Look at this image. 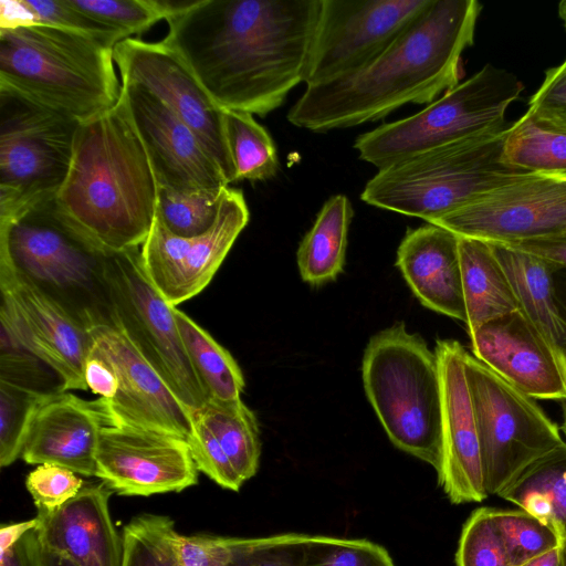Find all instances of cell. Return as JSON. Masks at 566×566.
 Listing matches in <instances>:
<instances>
[{
  "label": "cell",
  "instance_id": "1",
  "mask_svg": "<svg viewBox=\"0 0 566 566\" xmlns=\"http://www.w3.org/2000/svg\"><path fill=\"white\" fill-rule=\"evenodd\" d=\"M321 0H195L161 40L223 109L265 116L305 82Z\"/></svg>",
  "mask_w": 566,
  "mask_h": 566
},
{
  "label": "cell",
  "instance_id": "2",
  "mask_svg": "<svg viewBox=\"0 0 566 566\" xmlns=\"http://www.w3.org/2000/svg\"><path fill=\"white\" fill-rule=\"evenodd\" d=\"M481 8L475 0H431L367 66L307 86L289 111V122L326 132L384 118L409 103H432L459 84L461 56L473 44Z\"/></svg>",
  "mask_w": 566,
  "mask_h": 566
},
{
  "label": "cell",
  "instance_id": "3",
  "mask_svg": "<svg viewBox=\"0 0 566 566\" xmlns=\"http://www.w3.org/2000/svg\"><path fill=\"white\" fill-rule=\"evenodd\" d=\"M157 193L151 163L120 93L112 108L80 124L56 201L93 244L113 254L145 242Z\"/></svg>",
  "mask_w": 566,
  "mask_h": 566
},
{
  "label": "cell",
  "instance_id": "4",
  "mask_svg": "<svg viewBox=\"0 0 566 566\" xmlns=\"http://www.w3.org/2000/svg\"><path fill=\"white\" fill-rule=\"evenodd\" d=\"M114 48L44 25L0 28V84L85 122L112 108L122 82Z\"/></svg>",
  "mask_w": 566,
  "mask_h": 566
},
{
  "label": "cell",
  "instance_id": "5",
  "mask_svg": "<svg viewBox=\"0 0 566 566\" xmlns=\"http://www.w3.org/2000/svg\"><path fill=\"white\" fill-rule=\"evenodd\" d=\"M107 255L66 217L56 195L0 218V259L9 261L84 325L111 314Z\"/></svg>",
  "mask_w": 566,
  "mask_h": 566
},
{
  "label": "cell",
  "instance_id": "6",
  "mask_svg": "<svg viewBox=\"0 0 566 566\" xmlns=\"http://www.w3.org/2000/svg\"><path fill=\"white\" fill-rule=\"evenodd\" d=\"M510 125L378 169L360 198L369 206L431 223L523 174L503 160Z\"/></svg>",
  "mask_w": 566,
  "mask_h": 566
},
{
  "label": "cell",
  "instance_id": "7",
  "mask_svg": "<svg viewBox=\"0 0 566 566\" xmlns=\"http://www.w3.org/2000/svg\"><path fill=\"white\" fill-rule=\"evenodd\" d=\"M366 396L389 440L400 450L442 467V395L436 353L405 323L375 334L363 356Z\"/></svg>",
  "mask_w": 566,
  "mask_h": 566
},
{
  "label": "cell",
  "instance_id": "8",
  "mask_svg": "<svg viewBox=\"0 0 566 566\" xmlns=\"http://www.w3.org/2000/svg\"><path fill=\"white\" fill-rule=\"evenodd\" d=\"M523 85L512 73L486 64L419 113L361 134L354 148L378 169L505 125V113Z\"/></svg>",
  "mask_w": 566,
  "mask_h": 566
},
{
  "label": "cell",
  "instance_id": "9",
  "mask_svg": "<svg viewBox=\"0 0 566 566\" xmlns=\"http://www.w3.org/2000/svg\"><path fill=\"white\" fill-rule=\"evenodd\" d=\"M80 124L0 84V218L57 193L70 169Z\"/></svg>",
  "mask_w": 566,
  "mask_h": 566
},
{
  "label": "cell",
  "instance_id": "10",
  "mask_svg": "<svg viewBox=\"0 0 566 566\" xmlns=\"http://www.w3.org/2000/svg\"><path fill=\"white\" fill-rule=\"evenodd\" d=\"M467 378L481 446L484 488L497 495L530 464L565 440L535 399L469 353Z\"/></svg>",
  "mask_w": 566,
  "mask_h": 566
},
{
  "label": "cell",
  "instance_id": "11",
  "mask_svg": "<svg viewBox=\"0 0 566 566\" xmlns=\"http://www.w3.org/2000/svg\"><path fill=\"white\" fill-rule=\"evenodd\" d=\"M111 316L190 411L208 401L184 346L171 306L145 272L140 247L107 255Z\"/></svg>",
  "mask_w": 566,
  "mask_h": 566
},
{
  "label": "cell",
  "instance_id": "12",
  "mask_svg": "<svg viewBox=\"0 0 566 566\" xmlns=\"http://www.w3.org/2000/svg\"><path fill=\"white\" fill-rule=\"evenodd\" d=\"M431 0H321L306 86L350 75L384 53Z\"/></svg>",
  "mask_w": 566,
  "mask_h": 566
},
{
  "label": "cell",
  "instance_id": "13",
  "mask_svg": "<svg viewBox=\"0 0 566 566\" xmlns=\"http://www.w3.org/2000/svg\"><path fill=\"white\" fill-rule=\"evenodd\" d=\"M431 223L502 244L559 233L566 230V179L526 172Z\"/></svg>",
  "mask_w": 566,
  "mask_h": 566
},
{
  "label": "cell",
  "instance_id": "14",
  "mask_svg": "<svg viewBox=\"0 0 566 566\" xmlns=\"http://www.w3.org/2000/svg\"><path fill=\"white\" fill-rule=\"evenodd\" d=\"M122 84H138L159 98L198 136L221 168L228 184L235 181L221 108L181 56L169 45L127 38L114 46Z\"/></svg>",
  "mask_w": 566,
  "mask_h": 566
},
{
  "label": "cell",
  "instance_id": "15",
  "mask_svg": "<svg viewBox=\"0 0 566 566\" xmlns=\"http://www.w3.org/2000/svg\"><path fill=\"white\" fill-rule=\"evenodd\" d=\"M249 219L243 192L229 186L214 224L201 235L177 237L156 213L140 247L146 274L164 298L177 307L207 287Z\"/></svg>",
  "mask_w": 566,
  "mask_h": 566
},
{
  "label": "cell",
  "instance_id": "16",
  "mask_svg": "<svg viewBox=\"0 0 566 566\" xmlns=\"http://www.w3.org/2000/svg\"><path fill=\"white\" fill-rule=\"evenodd\" d=\"M0 322L61 378L63 391L86 390V326L13 265L0 259Z\"/></svg>",
  "mask_w": 566,
  "mask_h": 566
},
{
  "label": "cell",
  "instance_id": "17",
  "mask_svg": "<svg viewBox=\"0 0 566 566\" xmlns=\"http://www.w3.org/2000/svg\"><path fill=\"white\" fill-rule=\"evenodd\" d=\"M92 348L117 374L119 388L104 400L112 424L158 431L188 439L191 412L147 360L125 329L111 316L85 324Z\"/></svg>",
  "mask_w": 566,
  "mask_h": 566
},
{
  "label": "cell",
  "instance_id": "18",
  "mask_svg": "<svg viewBox=\"0 0 566 566\" xmlns=\"http://www.w3.org/2000/svg\"><path fill=\"white\" fill-rule=\"evenodd\" d=\"M186 439L126 426H105L96 450V478L113 492L149 496L198 483Z\"/></svg>",
  "mask_w": 566,
  "mask_h": 566
},
{
  "label": "cell",
  "instance_id": "19",
  "mask_svg": "<svg viewBox=\"0 0 566 566\" xmlns=\"http://www.w3.org/2000/svg\"><path fill=\"white\" fill-rule=\"evenodd\" d=\"M122 94L158 186L177 191L229 186L196 133L159 98L138 84H122Z\"/></svg>",
  "mask_w": 566,
  "mask_h": 566
},
{
  "label": "cell",
  "instance_id": "20",
  "mask_svg": "<svg viewBox=\"0 0 566 566\" xmlns=\"http://www.w3.org/2000/svg\"><path fill=\"white\" fill-rule=\"evenodd\" d=\"M438 359L442 395V467L438 483L453 504L481 502L484 488L481 446L467 378L468 352L457 340L439 339Z\"/></svg>",
  "mask_w": 566,
  "mask_h": 566
},
{
  "label": "cell",
  "instance_id": "21",
  "mask_svg": "<svg viewBox=\"0 0 566 566\" xmlns=\"http://www.w3.org/2000/svg\"><path fill=\"white\" fill-rule=\"evenodd\" d=\"M469 336L473 356L527 396L566 398L564 360L520 310L479 326Z\"/></svg>",
  "mask_w": 566,
  "mask_h": 566
},
{
  "label": "cell",
  "instance_id": "22",
  "mask_svg": "<svg viewBox=\"0 0 566 566\" xmlns=\"http://www.w3.org/2000/svg\"><path fill=\"white\" fill-rule=\"evenodd\" d=\"M109 424L102 398L88 401L65 391L51 394L32 419L21 457L29 464L50 463L95 476L99 433Z\"/></svg>",
  "mask_w": 566,
  "mask_h": 566
},
{
  "label": "cell",
  "instance_id": "23",
  "mask_svg": "<svg viewBox=\"0 0 566 566\" xmlns=\"http://www.w3.org/2000/svg\"><path fill=\"white\" fill-rule=\"evenodd\" d=\"M112 493L103 482L88 484L53 512L38 513L40 543L78 566H122L123 539L108 507Z\"/></svg>",
  "mask_w": 566,
  "mask_h": 566
},
{
  "label": "cell",
  "instance_id": "24",
  "mask_svg": "<svg viewBox=\"0 0 566 566\" xmlns=\"http://www.w3.org/2000/svg\"><path fill=\"white\" fill-rule=\"evenodd\" d=\"M396 266L424 307L467 322L457 234L432 223L407 231Z\"/></svg>",
  "mask_w": 566,
  "mask_h": 566
},
{
  "label": "cell",
  "instance_id": "25",
  "mask_svg": "<svg viewBox=\"0 0 566 566\" xmlns=\"http://www.w3.org/2000/svg\"><path fill=\"white\" fill-rule=\"evenodd\" d=\"M488 243L510 281L520 311L541 331L566 365V313L554 285L555 266L513 247Z\"/></svg>",
  "mask_w": 566,
  "mask_h": 566
},
{
  "label": "cell",
  "instance_id": "26",
  "mask_svg": "<svg viewBox=\"0 0 566 566\" xmlns=\"http://www.w3.org/2000/svg\"><path fill=\"white\" fill-rule=\"evenodd\" d=\"M459 258L469 334L520 310L510 281L488 242L459 237Z\"/></svg>",
  "mask_w": 566,
  "mask_h": 566
},
{
  "label": "cell",
  "instance_id": "27",
  "mask_svg": "<svg viewBox=\"0 0 566 566\" xmlns=\"http://www.w3.org/2000/svg\"><path fill=\"white\" fill-rule=\"evenodd\" d=\"M535 515L566 542V441L524 469L499 494Z\"/></svg>",
  "mask_w": 566,
  "mask_h": 566
},
{
  "label": "cell",
  "instance_id": "28",
  "mask_svg": "<svg viewBox=\"0 0 566 566\" xmlns=\"http://www.w3.org/2000/svg\"><path fill=\"white\" fill-rule=\"evenodd\" d=\"M352 217V203L345 195H335L323 205L296 253L304 282L322 285L343 272Z\"/></svg>",
  "mask_w": 566,
  "mask_h": 566
},
{
  "label": "cell",
  "instance_id": "29",
  "mask_svg": "<svg viewBox=\"0 0 566 566\" xmlns=\"http://www.w3.org/2000/svg\"><path fill=\"white\" fill-rule=\"evenodd\" d=\"M503 160L522 172L566 178V123L527 109L509 127Z\"/></svg>",
  "mask_w": 566,
  "mask_h": 566
},
{
  "label": "cell",
  "instance_id": "30",
  "mask_svg": "<svg viewBox=\"0 0 566 566\" xmlns=\"http://www.w3.org/2000/svg\"><path fill=\"white\" fill-rule=\"evenodd\" d=\"M174 311L187 355L208 400L240 399L245 382L232 355L182 311Z\"/></svg>",
  "mask_w": 566,
  "mask_h": 566
},
{
  "label": "cell",
  "instance_id": "31",
  "mask_svg": "<svg viewBox=\"0 0 566 566\" xmlns=\"http://www.w3.org/2000/svg\"><path fill=\"white\" fill-rule=\"evenodd\" d=\"M193 412L214 434L243 482L251 479L259 469L261 455L260 430L254 412L241 398L208 400Z\"/></svg>",
  "mask_w": 566,
  "mask_h": 566
},
{
  "label": "cell",
  "instance_id": "32",
  "mask_svg": "<svg viewBox=\"0 0 566 566\" xmlns=\"http://www.w3.org/2000/svg\"><path fill=\"white\" fill-rule=\"evenodd\" d=\"M223 124L235 181L274 177L280 169L275 145L253 115L223 109Z\"/></svg>",
  "mask_w": 566,
  "mask_h": 566
},
{
  "label": "cell",
  "instance_id": "33",
  "mask_svg": "<svg viewBox=\"0 0 566 566\" xmlns=\"http://www.w3.org/2000/svg\"><path fill=\"white\" fill-rule=\"evenodd\" d=\"M0 28L44 24L94 38L112 48L124 40L116 30L74 8L69 0H1Z\"/></svg>",
  "mask_w": 566,
  "mask_h": 566
},
{
  "label": "cell",
  "instance_id": "34",
  "mask_svg": "<svg viewBox=\"0 0 566 566\" xmlns=\"http://www.w3.org/2000/svg\"><path fill=\"white\" fill-rule=\"evenodd\" d=\"M227 187L177 191L158 186L157 216L177 237L201 235L214 224Z\"/></svg>",
  "mask_w": 566,
  "mask_h": 566
},
{
  "label": "cell",
  "instance_id": "35",
  "mask_svg": "<svg viewBox=\"0 0 566 566\" xmlns=\"http://www.w3.org/2000/svg\"><path fill=\"white\" fill-rule=\"evenodd\" d=\"M179 535L169 516H135L122 533V566H178Z\"/></svg>",
  "mask_w": 566,
  "mask_h": 566
},
{
  "label": "cell",
  "instance_id": "36",
  "mask_svg": "<svg viewBox=\"0 0 566 566\" xmlns=\"http://www.w3.org/2000/svg\"><path fill=\"white\" fill-rule=\"evenodd\" d=\"M490 513L510 566H520L564 544L553 527L522 509H490Z\"/></svg>",
  "mask_w": 566,
  "mask_h": 566
},
{
  "label": "cell",
  "instance_id": "37",
  "mask_svg": "<svg viewBox=\"0 0 566 566\" xmlns=\"http://www.w3.org/2000/svg\"><path fill=\"white\" fill-rule=\"evenodd\" d=\"M48 396L0 380V464L2 468L12 464L22 454L32 419Z\"/></svg>",
  "mask_w": 566,
  "mask_h": 566
},
{
  "label": "cell",
  "instance_id": "38",
  "mask_svg": "<svg viewBox=\"0 0 566 566\" xmlns=\"http://www.w3.org/2000/svg\"><path fill=\"white\" fill-rule=\"evenodd\" d=\"M0 380L44 395L63 392L59 375L3 323L0 332Z\"/></svg>",
  "mask_w": 566,
  "mask_h": 566
},
{
  "label": "cell",
  "instance_id": "39",
  "mask_svg": "<svg viewBox=\"0 0 566 566\" xmlns=\"http://www.w3.org/2000/svg\"><path fill=\"white\" fill-rule=\"evenodd\" d=\"M302 566H395L388 552L367 539L305 535Z\"/></svg>",
  "mask_w": 566,
  "mask_h": 566
},
{
  "label": "cell",
  "instance_id": "40",
  "mask_svg": "<svg viewBox=\"0 0 566 566\" xmlns=\"http://www.w3.org/2000/svg\"><path fill=\"white\" fill-rule=\"evenodd\" d=\"M305 534L266 537H231V557L226 566H302Z\"/></svg>",
  "mask_w": 566,
  "mask_h": 566
},
{
  "label": "cell",
  "instance_id": "41",
  "mask_svg": "<svg viewBox=\"0 0 566 566\" xmlns=\"http://www.w3.org/2000/svg\"><path fill=\"white\" fill-rule=\"evenodd\" d=\"M77 10L132 38L163 20L154 0H69Z\"/></svg>",
  "mask_w": 566,
  "mask_h": 566
},
{
  "label": "cell",
  "instance_id": "42",
  "mask_svg": "<svg viewBox=\"0 0 566 566\" xmlns=\"http://www.w3.org/2000/svg\"><path fill=\"white\" fill-rule=\"evenodd\" d=\"M457 566H510L490 507H480L465 522L455 554Z\"/></svg>",
  "mask_w": 566,
  "mask_h": 566
},
{
  "label": "cell",
  "instance_id": "43",
  "mask_svg": "<svg viewBox=\"0 0 566 566\" xmlns=\"http://www.w3.org/2000/svg\"><path fill=\"white\" fill-rule=\"evenodd\" d=\"M198 471L223 489L239 491L244 483L220 442L196 412H191V432L187 439Z\"/></svg>",
  "mask_w": 566,
  "mask_h": 566
},
{
  "label": "cell",
  "instance_id": "44",
  "mask_svg": "<svg viewBox=\"0 0 566 566\" xmlns=\"http://www.w3.org/2000/svg\"><path fill=\"white\" fill-rule=\"evenodd\" d=\"M38 513H50L73 499L83 480L73 471L50 463L39 464L25 480Z\"/></svg>",
  "mask_w": 566,
  "mask_h": 566
},
{
  "label": "cell",
  "instance_id": "45",
  "mask_svg": "<svg viewBox=\"0 0 566 566\" xmlns=\"http://www.w3.org/2000/svg\"><path fill=\"white\" fill-rule=\"evenodd\" d=\"M178 566H226L231 557V537L179 535Z\"/></svg>",
  "mask_w": 566,
  "mask_h": 566
},
{
  "label": "cell",
  "instance_id": "46",
  "mask_svg": "<svg viewBox=\"0 0 566 566\" xmlns=\"http://www.w3.org/2000/svg\"><path fill=\"white\" fill-rule=\"evenodd\" d=\"M528 109L566 123V59L546 71L543 83L528 102Z\"/></svg>",
  "mask_w": 566,
  "mask_h": 566
},
{
  "label": "cell",
  "instance_id": "47",
  "mask_svg": "<svg viewBox=\"0 0 566 566\" xmlns=\"http://www.w3.org/2000/svg\"><path fill=\"white\" fill-rule=\"evenodd\" d=\"M84 378L87 388L104 400L114 399L118 392L117 374L111 364L92 348V345L85 363Z\"/></svg>",
  "mask_w": 566,
  "mask_h": 566
},
{
  "label": "cell",
  "instance_id": "48",
  "mask_svg": "<svg viewBox=\"0 0 566 566\" xmlns=\"http://www.w3.org/2000/svg\"><path fill=\"white\" fill-rule=\"evenodd\" d=\"M506 245L535 254L555 268L566 269V230L552 235Z\"/></svg>",
  "mask_w": 566,
  "mask_h": 566
},
{
  "label": "cell",
  "instance_id": "49",
  "mask_svg": "<svg viewBox=\"0 0 566 566\" xmlns=\"http://www.w3.org/2000/svg\"><path fill=\"white\" fill-rule=\"evenodd\" d=\"M39 544L36 530L29 531L0 556V566H39Z\"/></svg>",
  "mask_w": 566,
  "mask_h": 566
},
{
  "label": "cell",
  "instance_id": "50",
  "mask_svg": "<svg viewBox=\"0 0 566 566\" xmlns=\"http://www.w3.org/2000/svg\"><path fill=\"white\" fill-rule=\"evenodd\" d=\"M38 527L36 516L29 521L3 524L0 527V556L18 543L29 531Z\"/></svg>",
  "mask_w": 566,
  "mask_h": 566
},
{
  "label": "cell",
  "instance_id": "51",
  "mask_svg": "<svg viewBox=\"0 0 566 566\" xmlns=\"http://www.w3.org/2000/svg\"><path fill=\"white\" fill-rule=\"evenodd\" d=\"M40 543V541H39ZM39 566H78L66 556L39 544Z\"/></svg>",
  "mask_w": 566,
  "mask_h": 566
},
{
  "label": "cell",
  "instance_id": "52",
  "mask_svg": "<svg viewBox=\"0 0 566 566\" xmlns=\"http://www.w3.org/2000/svg\"><path fill=\"white\" fill-rule=\"evenodd\" d=\"M564 544L534 558H531L520 566H560Z\"/></svg>",
  "mask_w": 566,
  "mask_h": 566
},
{
  "label": "cell",
  "instance_id": "53",
  "mask_svg": "<svg viewBox=\"0 0 566 566\" xmlns=\"http://www.w3.org/2000/svg\"><path fill=\"white\" fill-rule=\"evenodd\" d=\"M558 15H559L560 20L563 21L564 27L566 29V0H563V1L559 2V4H558Z\"/></svg>",
  "mask_w": 566,
  "mask_h": 566
},
{
  "label": "cell",
  "instance_id": "54",
  "mask_svg": "<svg viewBox=\"0 0 566 566\" xmlns=\"http://www.w3.org/2000/svg\"><path fill=\"white\" fill-rule=\"evenodd\" d=\"M566 566V544H564L562 565Z\"/></svg>",
  "mask_w": 566,
  "mask_h": 566
},
{
  "label": "cell",
  "instance_id": "55",
  "mask_svg": "<svg viewBox=\"0 0 566 566\" xmlns=\"http://www.w3.org/2000/svg\"><path fill=\"white\" fill-rule=\"evenodd\" d=\"M560 430H562L563 434H564V436H565V438H566V420H564V421H563V424H562V427H560Z\"/></svg>",
  "mask_w": 566,
  "mask_h": 566
},
{
  "label": "cell",
  "instance_id": "56",
  "mask_svg": "<svg viewBox=\"0 0 566 566\" xmlns=\"http://www.w3.org/2000/svg\"><path fill=\"white\" fill-rule=\"evenodd\" d=\"M564 308H565V313H566V305L565 304H564ZM564 401H565V405H564V420H566V398L564 399Z\"/></svg>",
  "mask_w": 566,
  "mask_h": 566
},
{
  "label": "cell",
  "instance_id": "57",
  "mask_svg": "<svg viewBox=\"0 0 566 566\" xmlns=\"http://www.w3.org/2000/svg\"><path fill=\"white\" fill-rule=\"evenodd\" d=\"M563 179H566V178H563Z\"/></svg>",
  "mask_w": 566,
  "mask_h": 566
},
{
  "label": "cell",
  "instance_id": "58",
  "mask_svg": "<svg viewBox=\"0 0 566 566\" xmlns=\"http://www.w3.org/2000/svg\"><path fill=\"white\" fill-rule=\"evenodd\" d=\"M565 544H566V542H565Z\"/></svg>",
  "mask_w": 566,
  "mask_h": 566
}]
</instances>
